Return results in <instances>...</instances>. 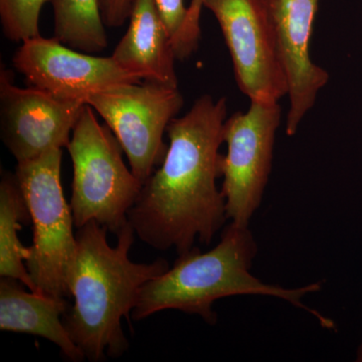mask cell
Returning <instances> with one entry per match:
<instances>
[{
    "mask_svg": "<svg viewBox=\"0 0 362 362\" xmlns=\"http://www.w3.org/2000/svg\"><path fill=\"white\" fill-rule=\"evenodd\" d=\"M54 37L62 44L96 54L108 45L99 0H51Z\"/></svg>",
    "mask_w": 362,
    "mask_h": 362,
    "instance_id": "9a60e30c",
    "label": "cell"
},
{
    "mask_svg": "<svg viewBox=\"0 0 362 362\" xmlns=\"http://www.w3.org/2000/svg\"><path fill=\"white\" fill-rule=\"evenodd\" d=\"M111 57L143 82L178 87L173 42L154 0H135L127 32Z\"/></svg>",
    "mask_w": 362,
    "mask_h": 362,
    "instance_id": "7c38bea8",
    "label": "cell"
},
{
    "mask_svg": "<svg viewBox=\"0 0 362 362\" xmlns=\"http://www.w3.org/2000/svg\"><path fill=\"white\" fill-rule=\"evenodd\" d=\"M226 120V98L214 101L204 95L185 115L169 123L165 159L143 183L128 214L145 244L185 254L195 240L211 244L228 220L225 195L216 187Z\"/></svg>",
    "mask_w": 362,
    "mask_h": 362,
    "instance_id": "6da1fadb",
    "label": "cell"
},
{
    "mask_svg": "<svg viewBox=\"0 0 362 362\" xmlns=\"http://www.w3.org/2000/svg\"><path fill=\"white\" fill-rule=\"evenodd\" d=\"M183 103L178 87L143 81L115 86L87 101L116 136L142 183L163 163L168 149L163 135Z\"/></svg>",
    "mask_w": 362,
    "mask_h": 362,
    "instance_id": "8992f818",
    "label": "cell"
},
{
    "mask_svg": "<svg viewBox=\"0 0 362 362\" xmlns=\"http://www.w3.org/2000/svg\"><path fill=\"white\" fill-rule=\"evenodd\" d=\"M49 1L51 0H0V21L4 37L13 42L40 37V11Z\"/></svg>",
    "mask_w": 362,
    "mask_h": 362,
    "instance_id": "2e32d148",
    "label": "cell"
},
{
    "mask_svg": "<svg viewBox=\"0 0 362 362\" xmlns=\"http://www.w3.org/2000/svg\"><path fill=\"white\" fill-rule=\"evenodd\" d=\"M105 26L116 28L129 20L135 0H99Z\"/></svg>",
    "mask_w": 362,
    "mask_h": 362,
    "instance_id": "d6986e66",
    "label": "cell"
},
{
    "mask_svg": "<svg viewBox=\"0 0 362 362\" xmlns=\"http://www.w3.org/2000/svg\"><path fill=\"white\" fill-rule=\"evenodd\" d=\"M62 148H54L33 160L18 163V177L30 209L33 230L32 255L25 262L40 294L65 299L68 276L77 240L73 213L61 182Z\"/></svg>",
    "mask_w": 362,
    "mask_h": 362,
    "instance_id": "5b68a950",
    "label": "cell"
},
{
    "mask_svg": "<svg viewBox=\"0 0 362 362\" xmlns=\"http://www.w3.org/2000/svg\"><path fill=\"white\" fill-rule=\"evenodd\" d=\"M265 4L288 82L290 109L286 133L293 136L329 80L327 71L315 65L310 56L319 0H265Z\"/></svg>",
    "mask_w": 362,
    "mask_h": 362,
    "instance_id": "8fae6325",
    "label": "cell"
},
{
    "mask_svg": "<svg viewBox=\"0 0 362 362\" xmlns=\"http://www.w3.org/2000/svg\"><path fill=\"white\" fill-rule=\"evenodd\" d=\"M85 105L57 99L35 87L23 89L14 84L13 71H0L1 139L18 163L68 146Z\"/></svg>",
    "mask_w": 362,
    "mask_h": 362,
    "instance_id": "30bf717a",
    "label": "cell"
},
{
    "mask_svg": "<svg viewBox=\"0 0 362 362\" xmlns=\"http://www.w3.org/2000/svg\"><path fill=\"white\" fill-rule=\"evenodd\" d=\"M73 161L71 209L76 228L97 221L118 233L127 225L143 183L123 161V148L86 104L66 146Z\"/></svg>",
    "mask_w": 362,
    "mask_h": 362,
    "instance_id": "277c9868",
    "label": "cell"
},
{
    "mask_svg": "<svg viewBox=\"0 0 362 362\" xmlns=\"http://www.w3.org/2000/svg\"><path fill=\"white\" fill-rule=\"evenodd\" d=\"M220 23L235 80L251 101L279 102L288 82L265 0H204Z\"/></svg>",
    "mask_w": 362,
    "mask_h": 362,
    "instance_id": "ba28073f",
    "label": "cell"
},
{
    "mask_svg": "<svg viewBox=\"0 0 362 362\" xmlns=\"http://www.w3.org/2000/svg\"><path fill=\"white\" fill-rule=\"evenodd\" d=\"M356 361L357 362H362V343L359 345L358 349H357Z\"/></svg>",
    "mask_w": 362,
    "mask_h": 362,
    "instance_id": "ffe728a7",
    "label": "cell"
},
{
    "mask_svg": "<svg viewBox=\"0 0 362 362\" xmlns=\"http://www.w3.org/2000/svg\"><path fill=\"white\" fill-rule=\"evenodd\" d=\"M204 0H192L188 7L187 23L177 40L173 51L178 61L189 58L199 49L201 39V14Z\"/></svg>",
    "mask_w": 362,
    "mask_h": 362,
    "instance_id": "e0dca14e",
    "label": "cell"
},
{
    "mask_svg": "<svg viewBox=\"0 0 362 362\" xmlns=\"http://www.w3.org/2000/svg\"><path fill=\"white\" fill-rule=\"evenodd\" d=\"M23 286L16 279H0V330L45 338L69 361H84V354L63 322L64 314L70 307L66 299L26 292Z\"/></svg>",
    "mask_w": 362,
    "mask_h": 362,
    "instance_id": "4fadbf2b",
    "label": "cell"
},
{
    "mask_svg": "<svg viewBox=\"0 0 362 362\" xmlns=\"http://www.w3.org/2000/svg\"><path fill=\"white\" fill-rule=\"evenodd\" d=\"M257 252L258 246L249 228L230 223L221 233V242L213 250L202 252L199 247H192L180 255L173 268L143 286L131 317L133 320L140 321L157 312L173 309L197 314L214 325L218 316L213 310V305L218 299L261 295L285 300L315 316L322 327L335 328L332 320L318 311L310 310L302 302L307 295L320 291L321 283L295 289L266 284L251 274Z\"/></svg>",
    "mask_w": 362,
    "mask_h": 362,
    "instance_id": "3957f363",
    "label": "cell"
},
{
    "mask_svg": "<svg viewBox=\"0 0 362 362\" xmlns=\"http://www.w3.org/2000/svg\"><path fill=\"white\" fill-rule=\"evenodd\" d=\"M154 2L175 47L187 20L188 8L185 7V0H154Z\"/></svg>",
    "mask_w": 362,
    "mask_h": 362,
    "instance_id": "ac0fdd59",
    "label": "cell"
},
{
    "mask_svg": "<svg viewBox=\"0 0 362 362\" xmlns=\"http://www.w3.org/2000/svg\"><path fill=\"white\" fill-rule=\"evenodd\" d=\"M16 70L32 87L64 101L81 102L115 86L142 82L112 57L76 51L56 37H35L21 42L13 58Z\"/></svg>",
    "mask_w": 362,
    "mask_h": 362,
    "instance_id": "9c48e42d",
    "label": "cell"
},
{
    "mask_svg": "<svg viewBox=\"0 0 362 362\" xmlns=\"http://www.w3.org/2000/svg\"><path fill=\"white\" fill-rule=\"evenodd\" d=\"M30 223V209L16 173L4 171L0 181V277L16 279L30 291L40 294L25 264L32 250L23 246L18 235L21 226Z\"/></svg>",
    "mask_w": 362,
    "mask_h": 362,
    "instance_id": "5bb4252c",
    "label": "cell"
},
{
    "mask_svg": "<svg viewBox=\"0 0 362 362\" xmlns=\"http://www.w3.org/2000/svg\"><path fill=\"white\" fill-rule=\"evenodd\" d=\"M107 232L94 221L78 228L68 276L69 294L75 301L63 317L71 340L92 362L119 358L127 351L121 320L131 316L143 286L169 269L164 259L131 261L135 232L129 223L117 233L116 247L107 242Z\"/></svg>",
    "mask_w": 362,
    "mask_h": 362,
    "instance_id": "7a4b0ae2",
    "label": "cell"
},
{
    "mask_svg": "<svg viewBox=\"0 0 362 362\" xmlns=\"http://www.w3.org/2000/svg\"><path fill=\"white\" fill-rule=\"evenodd\" d=\"M282 109L279 102L251 101L246 113L237 112L226 119L221 173L226 216L235 226L249 228L261 206L272 170L276 132Z\"/></svg>",
    "mask_w": 362,
    "mask_h": 362,
    "instance_id": "52a82bcc",
    "label": "cell"
}]
</instances>
